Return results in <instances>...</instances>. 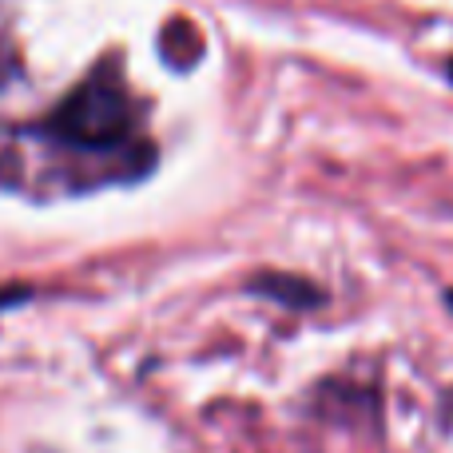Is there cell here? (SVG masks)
Returning <instances> with one entry per match:
<instances>
[{
  "instance_id": "4",
  "label": "cell",
  "mask_w": 453,
  "mask_h": 453,
  "mask_svg": "<svg viewBox=\"0 0 453 453\" xmlns=\"http://www.w3.org/2000/svg\"><path fill=\"white\" fill-rule=\"evenodd\" d=\"M446 306H449V314H453V290H446Z\"/></svg>"
},
{
  "instance_id": "1",
  "label": "cell",
  "mask_w": 453,
  "mask_h": 453,
  "mask_svg": "<svg viewBox=\"0 0 453 453\" xmlns=\"http://www.w3.org/2000/svg\"><path fill=\"white\" fill-rule=\"evenodd\" d=\"M40 132L68 148L111 151L135 132V108L124 96V88L88 80L40 124Z\"/></svg>"
},
{
  "instance_id": "2",
  "label": "cell",
  "mask_w": 453,
  "mask_h": 453,
  "mask_svg": "<svg viewBox=\"0 0 453 453\" xmlns=\"http://www.w3.org/2000/svg\"><path fill=\"white\" fill-rule=\"evenodd\" d=\"M247 290L274 298V303L290 306V311H311V306L322 303V290L311 279H298V274H258V279L247 282Z\"/></svg>"
},
{
  "instance_id": "3",
  "label": "cell",
  "mask_w": 453,
  "mask_h": 453,
  "mask_svg": "<svg viewBox=\"0 0 453 453\" xmlns=\"http://www.w3.org/2000/svg\"><path fill=\"white\" fill-rule=\"evenodd\" d=\"M446 80H449V84H453V56H449V60H446Z\"/></svg>"
}]
</instances>
